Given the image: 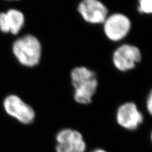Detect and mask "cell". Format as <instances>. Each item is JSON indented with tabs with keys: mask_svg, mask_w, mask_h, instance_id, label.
Listing matches in <instances>:
<instances>
[{
	"mask_svg": "<svg viewBox=\"0 0 152 152\" xmlns=\"http://www.w3.org/2000/svg\"><path fill=\"white\" fill-rule=\"evenodd\" d=\"M70 79L75 102L84 105L91 103L98 86L96 73L86 66H77L71 70Z\"/></svg>",
	"mask_w": 152,
	"mask_h": 152,
	"instance_id": "obj_1",
	"label": "cell"
},
{
	"mask_svg": "<svg viewBox=\"0 0 152 152\" xmlns=\"http://www.w3.org/2000/svg\"><path fill=\"white\" fill-rule=\"evenodd\" d=\"M12 52L19 64L26 67H34L41 61L42 45L37 37L26 34L13 42Z\"/></svg>",
	"mask_w": 152,
	"mask_h": 152,
	"instance_id": "obj_2",
	"label": "cell"
},
{
	"mask_svg": "<svg viewBox=\"0 0 152 152\" xmlns=\"http://www.w3.org/2000/svg\"><path fill=\"white\" fill-rule=\"evenodd\" d=\"M3 107L7 115L23 125H29L35 120L34 108L16 94H10L4 98Z\"/></svg>",
	"mask_w": 152,
	"mask_h": 152,
	"instance_id": "obj_3",
	"label": "cell"
},
{
	"mask_svg": "<svg viewBox=\"0 0 152 152\" xmlns=\"http://www.w3.org/2000/svg\"><path fill=\"white\" fill-rule=\"evenodd\" d=\"M103 24L104 35L108 39L113 42H118L124 39L131 28L129 18L121 13L108 15Z\"/></svg>",
	"mask_w": 152,
	"mask_h": 152,
	"instance_id": "obj_4",
	"label": "cell"
},
{
	"mask_svg": "<svg viewBox=\"0 0 152 152\" xmlns=\"http://www.w3.org/2000/svg\"><path fill=\"white\" fill-rule=\"evenodd\" d=\"M56 152H86L87 148L84 137L79 131L64 128L56 133Z\"/></svg>",
	"mask_w": 152,
	"mask_h": 152,
	"instance_id": "obj_5",
	"label": "cell"
},
{
	"mask_svg": "<svg viewBox=\"0 0 152 152\" xmlns=\"http://www.w3.org/2000/svg\"><path fill=\"white\" fill-rule=\"evenodd\" d=\"M141 60V53L137 46L124 44L118 46L112 55L114 66L121 72H127L134 69Z\"/></svg>",
	"mask_w": 152,
	"mask_h": 152,
	"instance_id": "obj_6",
	"label": "cell"
},
{
	"mask_svg": "<svg viewBox=\"0 0 152 152\" xmlns=\"http://www.w3.org/2000/svg\"><path fill=\"white\" fill-rule=\"evenodd\" d=\"M118 125L126 130H136L144 121V115L137 104L132 102L124 103L118 107L116 113Z\"/></svg>",
	"mask_w": 152,
	"mask_h": 152,
	"instance_id": "obj_7",
	"label": "cell"
},
{
	"mask_svg": "<svg viewBox=\"0 0 152 152\" xmlns=\"http://www.w3.org/2000/svg\"><path fill=\"white\" fill-rule=\"evenodd\" d=\"M77 11L83 20L91 24L103 23L108 15V8L99 0H82Z\"/></svg>",
	"mask_w": 152,
	"mask_h": 152,
	"instance_id": "obj_8",
	"label": "cell"
},
{
	"mask_svg": "<svg viewBox=\"0 0 152 152\" xmlns=\"http://www.w3.org/2000/svg\"><path fill=\"white\" fill-rule=\"evenodd\" d=\"M25 21V16L21 11L10 9L6 12L0 13V31L17 35L24 26Z\"/></svg>",
	"mask_w": 152,
	"mask_h": 152,
	"instance_id": "obj_9",
	"label": "cell"
},
{
	"mask_svg": "<svg viewBox=\"0 0 152 152\" xmlns=\"http://www.w3.org/2000/svg\"><path fill=\"white\" fill-rule=\"evenodd\" d=\"M137 10L141 14H151L152 12V0H139Z\"/></svg>",
	"mask_w": 152,
	"mask_h": 152,
	"instance_id": "obj_10",
	"label": "cell"
},
{
	"mask_svg": "<svg viewBox=\"0 0 152 152\" xmlns=\"http://www.w3.org/2000/svg\"><path fill=\"white\" fill-rule=\"evenodd\" d=\"M146 110L150 113V115H151L152 113V94L151 92H150L148 98L146 99Z\"/></svg>",
	"mask_w": 152,
	"mask_h": 152,
	"instance_id": "obj_11",
	"label": "cell"
},
{
	"mask_svg": "<svg viewBox=\"0 0 152 152\" xmlns=\"http://www.w3.org/2000/svg\"><path fill=\"white\" fill-rule=\"evenodd\" d=\"M91 152H107L106 150H104L102 148H96L91 151Z\"/></svg>",
	"mask_w": 152,
	"mask_h": 152,
	"instance_id": "obj_12",
	"label": "cell"
},
{
	"mask_svg": "<svg viewBox=\"0 0 152 152\" xmlns=\"http://www.w3.org/2000/svg\"><path fill=\"white\" fill-rule=\"evenodd\" d=\"M8 1H18V0H8Z\"/></svg>",
	"mask_w": 152,
	"mask_h": 152,
	"instance_id": "obj_13",
	"label": "cell"
}]
</instances>
